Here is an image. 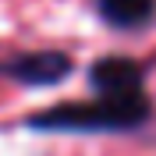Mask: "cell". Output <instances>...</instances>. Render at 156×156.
<instances>
[{"instance_id": "obj_2", "label": "cell", "mask_w": 156, "mask_h": 156, "mask_svg": "<svg viewBox=\"0 0 156 156\" xmlns=\"http://www.w3.org/2000/svg\"><path fill=\"white\" fill-rule=\"evenodd\" d=\"M75 71V57L68 50L43 46V50H11L0 57V78L21 89H53L68 82Z\"/></svg>"}, {"instance_id": "obj_1", "label": "cell", "mask_w": 156, "mask_h": 156, "mask_svg": "<svg viewBox=\"0 0 156 156\" xmlns=\"http://www.w3.org/2000/svg\"><path fill=\"white\" fill-rule=\"evenodd\" d=\"M149 92H92L85 99H68L32 110L21 124L39 135H135L153 124Z\"/></svg>"}, {"instance_id": "obj_4", "label": "cell", "mask_w": 156, "mask_h": 156, "mask_svg": "<svg viewBox=\"0 0 156 156\" xmlns=\"http://www.w3.org/2000/svg\"><path fill=\"white\" fill-rule=\"evenodd\" d=\"M96 18L110 32L138 36L156 25V0H92Z\"/></svg>"}, {"instance_id": "obj_3", "label": "cell", "mask_w": 156, "mask_h": 156, "mask_svg": "<svg viewBox=\"0 0 156 156\" xmlns=\"http://www.w3.org/2000/svg\"><path fill=\"white\" fill-rule=\"evenodd\" d=\"M146 75L149 68L131 53H103L85 68V82L92 92H146Z\"/></svg>"}]
</instances>
